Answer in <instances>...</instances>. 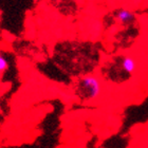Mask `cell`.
I'll return each instance as SVG.
<instances>
[{
    "mask_svg": "<svg viewBox=\"0 0 148 148\" xmlns=\"http://www.w3.org/2000/svg\"><path fill=\"white\" fill-rule=\"evenodd\" d=\"M82 86L87 91L88 96L91 99L96 97L101 92V84L92 75H87V76L83 77L82 78Z\"/></svg>",
    "mask_w": 148,
    "mask_h": 148,
    "instance_id": "6da1fadb",
    "label": "cell"
},
{
    "mask_svg": "<svg viewBox=\"0 0 148 148\" xmlns=\"http://www.w3.org/2000/svg\"><path fill=\"white\" fill-rule=\"evenodd\" d=\"M115 17L121 23H129V22H132L133 19H134V15L132 13L125 9L119 10L115 14Z\"/></svg>",
    "mask_w": 148,
    "mask_h": 148,
    "instance_id": "7a4b0ae2",
    "label": "cell"
},
{
    "mask_svg": "<svg viewBox=\"0 0 148 148\" xmlns=\"http://www.w3.org/2000/svg\"><path fill=\"white\" fill-rule=\"evenodd\" d=\"M121 66H122L123 71H125L126 73H132L136 70V62L130 57L123 58V60L121 62Z\"/></svg>",
    "mask_w": 148,
    "mask_h": 148,
    "instance_id": "3957f363",
    "label": "cell"
},
{
    "mask_svg": "<svg viewBox=\"0 0 148 148\" xmlns=\"http://www.w3.org/2000/svg\"><path fill=\"white\" fill-rule=\"evenodd\" d=\"M9 68V62L6 60V58L3 55L0 54V73L5 72Z\"/></svg>",
    "mask_w": 148,
    "mask_h": 148,
    "instance_id": "277c9868",
    "label": "cell"
}]
</instances>
